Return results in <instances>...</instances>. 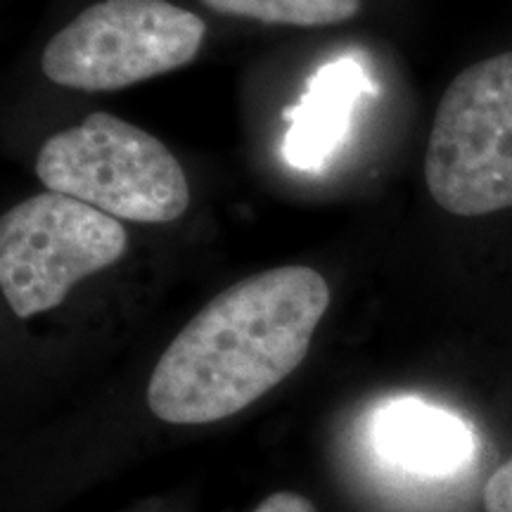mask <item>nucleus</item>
Wrapping results in <instances>:
<instances>
[{
  "instance_id": "1",
  "label": "nucleus",
  "mask_w": 512,
  "mask_h": 512,
  "mask_svg": "<svg viewBox=\"0 0 512 512\" xmlns=\"http://www.w3.org/2000/svg\"><path fill=\"white\" fill-rule=\"evenodd\" d=\"M328 306V280L309 266L238 280L159 356L147 406L171 425H209L245 411L302 366Z\"/></svg>"
},
{
  "instance_id": "2",
  "label": "nucleus",
  "mask_w": 512,
  "mask_h": 512,
  "mask_svg": "<svg viewBox=\"0 0 512 512\" xmlns=\"http://www.w3.org/2000/svg\"><path fill=\"white\" fill-rule=\"evenodd\" d=\"M38 181L119 221L171 223L190 204V185L162 140L140 126L93 112L43 143Z\"/></svg>"
},
{
  "instance_id": "3",
  "label": "nucleus",
  "mask_w": 512,
  "mask_h": 512,
  "mask_svg": "<svg viewBox=\"0 0 512 512\" xmlns=\"http://www.w3.org/2000/svg\"><path fill=\"white\" fill-rule=\"evenodd\" d=\"M425 181L448 214L512 207V53L472 64L448 83L427 140Z\"/></svg>"
},
{
  "instance_id": "4",
  "label": "nucleus",
  "mask_w": 512,
  "mask_h": 512,
  "mask_svg": "<svg viewBox=\"0 0 512 512\" xmlns=\"http://www.w3.org/2000/svg\"><path fill=\"white\" fill-rule=\"evenodd\" d=\"M207 27L166 0H102L50 38L41 69L72 91H121L195 60Z\"/></svg>"
},
{
  "instance_id": "5",
  "label": "nucleus",
  "mask_w": 512,
  "mask_h": 512,
  "mask_svg": "<svg viewBox=\"0 0 512 512\" xmlns=\"http://www.w3.org/2000/svg\"><path fill=\"white\" fill-rule=\"evenodd\" d=\"M128 249L119 219L91 204L43 192L0 221V287L17 318L60 306L76 283L117 264Z\"/></svg>"
},
{
  "instance_id": "6",
  "label": "nucleus",
  "mask_w": 512,
  "mask_h": 512,
  "mask_svg": "<svg viewBox=\"0 0 512 512\" xmlns=\"http://www.w3.org/2000/svg\"><path fill=\"white\" fill-rule=\"evenodd\" d=\"M373 441L384 463L418 477L451 475L472 453L465 422L413 399L389 403L375 415Z\"/></svg>"
},
{
  "instance_id": "7",
  "label": "nucleus",
  "mask_w": 512,
  "mask_h": 512,
  "mask_svg": "<svg viewBox=\"0 0 512 512\" xmlns=\"http://www.w3.org/2000/svg\"><path fill=\"white\" fill-rule=\"evenodd\" d=\"M361 91H366V79L356 62L339 60L320 69L287 131V162L299 169L320 166L347 131L351 105Z\"/></svg>"
},
{
  "instance_id": "8",
  "label": "nucleus",
  "mask_w": 512,
  "mask_h": 512,
  "mask_svg": "<svg viewBox=\"0 0 512 512\" xmlns=\"http://www.w3.org/2000/svg\"><path fill=\"white\" fill-rule=\"evenodd\" d=\"M211 10L230 17L256 19L290 27H332L351 19L361 0H202Z\"/></svg>"
},
{
  "instance_id": "9",
  "label": "nucleus",
  "mask_w": 512,
  "mask_h": 512,
  "mask_svg": "<svg viewBox=\"0 0 512 512\" xmlns=\"http://www.w3.org/2000/svg\"><path fill=\"white\" fill-rule=\"evenodd\" d=\"M484 508L486 512H512V456L486 482Z\"/></svg>"
},
{
  "instance_id": "10",
  "label": "nucleus",
  "mask_w": 512,
  "mask_h": 512,
  "mask_svg": "<svg viewBox=\"0 0 512 512\" xmlns=\"http://www.w3.org/2000/svg\"><path fill=\"white\" fill-rule=\"evenodd\" d=\"M254 512H318L309 498L292 494V491H278L266 498Z\"/></svg>"
}]
</instances>
